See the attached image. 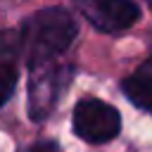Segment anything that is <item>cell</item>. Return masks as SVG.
<instances>
[{
  "instance_id": "obj_6",
  "label": "cell",
  "mask_w": 152,
  "mask_h": 152,
  "mask_svg": "<svg viewBox=\"0 0 152 152\" xmlns=\"http://www.w3.org/2000/svg\"><path fill=\"white\" fill-rule=\"evenodd\" d=\"M17 86V69L7 62H0V107L12 97Z\"/></svg>"
},
{
  "instance_id": "obj_4",
  "label": "cell",
  "mask_w": 152,
  "mask_h": 152,
  "mask_svg": "<svg viewBox=\"0 0 152 152\" xmlns=\"http://www.w3.org/2000/svg\"><path fill=\"white\" fill-rule=\"evenodd\" d=\"M78 12L102 33H119L140 19L133 0H74Z\"/></svg>"
},
{
  "instance_id": "obj_3",
  "label": "cell",
  "mask_w": 152,
  "mask_h": 152,
  "mask_svg": "<svg viewBox=\"0 0 152 152\" xmlns=\"http://www.w3.org/2000/svg\"><path fill=\"white\" fill-rule=\"evenodd\" d=\"M71 124H74V133L81 140L93 142V145L109 142L121 131L119 112L112 104H107L102 100H95V97H86L76 104Z\"/></svg>"
},
{
  "instance_id": "obj_1",
  "label": "cell",
  "mask_w": 152,
  "mask_h": 152,
  "mask_svg": "<svg viewBox=\"0 0 152 152\" xmlns=\"http://www.w3.org/2000/svg\"><path fill=\"white\" fill-rule=\"evenodd\" d=\"M19 33H21V50H26V59L31 66L62 55L74 43L78 26L76 19L64 7H48L28 17L19 28Z\"/></svg>"
},
{
  "instance_id": "obj_2",
  "label": "cell",
  "mask_w": 152,
  "mask_h": 152,
  "mask_svg": "<svg viewBox=\"0 0 152 152\" xmlns=\"http://www.w3.org/2000/svg\"><path fill=\"white\" fill-rule=\"evenodd\" d=\"M28 69H31V81H28V114H31V119L40 121V119H45L52 112V107L59 100V93L69 86L71 66L52 64V59H48V62L31 64Z\"/></svg>"
},
{
  "instance_id": "obj_7",
  "label": "cell",
  "mask_w": 152,
  "mask_h": 152,
  "mask_svg": "<svg viewBox=\"0 0 152 152\" xmlns=\"http://www.w3.org/2000/svg\"><path fill=\"white\" fill-rule=\"evenodd\" d=\"M17 52H21V33L19 31L0 33V57H14Z\"/></svg>"
},
{
  "instance_id": "obj_5",
  "label": "cell",
  "mask_w": 152,
  "mask_h": 152,
  "mask_svg": "<svg viewBox=\"0 0 152 152\" xmlns=\"http://www.w3.org/2000/svg\"><path fill=\"white\" fill-rule=\"evenodd\" d=\"M121 90H124V95H126L138 109L152 114V74L138 71V74L124 78Z\"/></svg>"
}]
</instances>
